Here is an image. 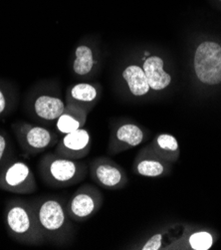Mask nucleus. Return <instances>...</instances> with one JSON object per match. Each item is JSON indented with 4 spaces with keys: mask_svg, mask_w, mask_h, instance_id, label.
Masks as SVG:
<instances>
[{
    "mask_svg": "<svg viewBox=\"0 0 221 250\" xmlns=\"http://www.w3.org/2000/svg\"><path fill=\"white\" fill-rule=\"evenodd\" d=\"M6 223L9 231L23 243L38 245L46 240L34 207L26 202H14L9 207L6 213Z\"/></svg>",
    "mask_w": 221,
    "mask_h": 250,
    "instance_id": "nucleus-1",
    "label": "nucleus"
},
{
    "mask_svg": "<svg viewBox=\"0 0 221 250\" xmlns=\"http://www.w3.org/2000/svg\"><path fill=\"white\" fill-rule=\"evenodd\" d=\"M43 182L52 188H63L72 185L79 178L80 167L73 159L58 154L45 155L39 165Z\"/></svg>",
    "mask_w": 221,
    "mask_h": 250,
    "instance_id": "nucleus-2",
    "label": "nucleus"
},
{
    "mask_svg": "<svg viewBox=\"0 0 221 250\" xmlns=\"http://www.w3.org/2000/svg\"><path fill=\"white\" fill-rule=\"evenodd\" d=\"M35 212L46 240L62 234L67 227V213L59 199L45 197L35 206Z\"/></svg>",
    "mask_w": 221,
    "mask_h": 250,
    "instance_id": "nucleus-3",
    "label": "nucleus"
},
{
    "mask_svg": "<svg viewBox=\"0 0 221 250\" xmlns=\"http://www.w3.org/2000/svg\"><path fill=\"white\" fill-rule=\"evenodd\" d=\"M194 69L198 78L204 84L216 85L221 82V46L206 41L196 49Z\"/></svg>",
    "mask_w": 221,
    "mask_h": 250,
    "instance_id": "nucleus-4",
    "label": "nucleus"
},
{
    "mask_svg": "<svg viewBox=\"0 0 221 250\" xmlns=\"http://www.w3.org/2000/svg\"><path fill=\"white\" fill-rule=\"evenodd\" d=\"M2 186L15 193L30 194L37 190V183L30 167L24 162H14L2 176Z\"/></svg>",
    "mask_w": 221,
    "mask_h": 250,
    "instance_id": "nucleus-5",
    "label": "nucleus"
},
{
    "mask_svg": "<svg viewBox=\"0 0 221 250\" xmlns=\"http://www.w3.org/2000/svg\"><path fill=\"white\" fill-rule=\"evenodd\" d=\"M18 138L23 148L29 154L37 155L57 143V136L40 126L24 124L18 129Z\"/></svg>",
    "mask_w": 221,
    "mask_h": 250,
    "instance_id": "nucleus-6",
    "label": "nucleus"
},
{
    "mask_svg": "<svg viewBox=\"0 0 221 250\" xmlns=\"http://www.w3.org/2000/svg\"><path fill=\"white\" fill-rule=\"evenodd\" d=\"M90 142L91 137L89 132L81 128L63 135V138L58 143L56 154L73 160L81 158L88 154Z\"/></svg>",
    "mask_w": 221,
    "mask_h": 250,
    "instance_id": "nucleus-7",
    "label": "nucleus"
},
{
    "mask_svg": "<svg viewBox=\"0 0 221 250\" xmlns=\"http://www.w3.org/2000/svg\"><path fill=\"white\" fill-rule=\"evenodd\" d=\"M142 70L150 88L156 91L165 89L171 81L169 74L163 70V61L158 56H150L144 60Z\"/></svg>",
    "mask_w": 221,
    "mask_h": 250,
    "instance_id": "nucleus-8",
    "label": "nucleus"
},
{
    "mask_svg": "<svg viewBox=\"0 0 221 250\" xmlns=\"http://www.w3.org/2000/svg\"><path fill=\"white\" fill-rule=\"evenodd\" d=\"M65 109V104L61 99L51 96H40L34 103L35 114L45 121H56Z\"/></svg>",
    "mask_w": 221,
    "mask_h": 250,
    "instance_id": "nucleus-9",
    "label": "nucleus"
},
{
    "mask_svg": "<svg viewBox=\"0 0 221 250\" xmlns=\"http://www.w3.org/2000/svg\"><path fill=\"white\" fill-rule=\"evenodd\" d=\"M96 208V199L92 194L87 191H78L70 201L67 211L73 218L84 219L92 215Z\"/></svg>",
    "mask_w": 221,
    "mask_h": 250,
    "instance_id": "nucleus-10",
    "label": "nucleus"
},
{
    "mask_svg": "<svg viewBox=\"0 0 221 250\" xmlns=\"http://www.w3.org/2000/svg\"><path fill=\"white\" fill-rule=\"evenodd\" d=\"M122 77L135 96H143L151 89L143 70L137 65L127 67L122 73Z\"/></svg>",
    "mask_w": 221,
    "mask_h": 250,
    "instance_id": "nucleus-11",
    "label": "nucleus"
},
{
    "mask_svg": "<svg viewBox=\"0 0 221 250\" xmlns=\"http://www.w3.org/2000/svg\"><path fill=\"white\" fill-rule=\"evenodd\" d=\"M94 178L103 187L117 188L121 184L124 176L118 167L102 163L94 167Z\"/></svg>",
    "mask_w": 221,
    "mask_h": 250,
    "instance_id": "nucleus-12",
    "label": "nucleus"
},
{
    "mask_svg": "<svg viewBox=\"0 0 221 250\" xmlns=\"http://www.w3.org/2000/svg\"><path fill=\"white\" fill-rule=\"evenodd\" d=\"M76 113L74 111H66L65 109L64 113L56 120V129L60 134L66 135L82 128L84 118Z\"/></svg>",
    "mask_w": 221,
    "mask_h": 250,
    "instance_id": "nucleus-13",
    "label": "nucleus"
},
{
    "mask_svg": "<svg viewBox=\"0 0 221 250\" xmlns=\"http://www.w3.org/2000/svg\"><path fill=\"white\" fill-rule=\"evenodd\" d=\"M116 138L129 146H137L143 140V132L134 124H126L117 130Z\"/></svg>",
    "mask_w": 221,
    "mask_h": 250,
    "instance_id": "nucleus-14",
    "label": "nucleus"
},
{
    "mask_svg": "<svg viewBox=\"0 0 221 250\" xmlns=\"http://www.w3.org/2000/svg\"><path fill=\"white\" fill-rule=\"evenodd\" d=\"M94 66L93 52L87 46H79L76 49V59L74 61V71L78 75H87Z\"/></svg>",
    "mask_w": 221,
    "mask_h": 250,
    "instance_id": "nucleus-15",
    "label": "nucleus"
},
{
    "mask_svg": "<svg viewBox=\"0 0 221 250\" xmlns=\"http://www.w3.org/2000/svg\"><path fill=\"white\" fill-rule=\"evenodd\" d=\"M163 170V166L155 160H141L137 165V171L142 177L156 178L161 176Z\"/></svg>",
    "mask_w": 221,
    "mask_h": 250,
    "instance_id": "nucleus-16",
    "label": "nucleus"
},
{
    "mask_svg": "<svg viewBox=\"0 0 221 250\" xmlns=\"http://www.w3.org/2000/svg\"><path fill=\"white\" fill-rule=\"evenodd\" d=\"M71 97L80 102H92L97 97V90L90 84H77L71 89Z\"/></svg>",
    "mask_w": 221,
    "mask_h": 250,
    "instance_id": "nucleus-17",
    "label": "nucleus"
},
{
    "mask_svg": "<svg viewBox=\"0 0 221 250\" xmlns=\"http://www.w3.org/2000/svg\"><path fill=\"white\" fill-rule=\"evenodd\" d=\"M213 243V238L206 231L195 232L189 237V244L194 250H208Z\"/></svg>",
    "mask_w": 221,
    "mask_h": 250,
    "instance_id": "nucleus-18",
    "label": "nucleus"
},
{
    "mask_svg": "<svg viewBox=\"0 0 221 250\" xmlns=\"http://www.w3.org/2000/svg\"><path fill=\"white\" fill-rule=\"evenodd\" d=\"M157 144L161 149H163V151L176 152L179 147L177 139L174 136L167 134L160 135L157 139Z\"/></svg>",
    "mask_w": 221,
    "mask_h": 250,
    "instance_id": "nucleus-19",
    "label": "nucleus"
},
{
    "mask_svg": "<svg viewBox=\"0 0 221 250\" xmlns=\"http://www.w3.org/2000/svg\"><path fill=\"white\" fill-rule=\"evenodd\" d=\"M161 239H162L161 234L160 233L155 234L146 241V243L142 246L141 249L142 250H159L161 247Z\"/></svg>",
    "mask_w": 221,
    "mask_h": 250,
    "instance_id": "nucleus-20",
    "label": "nucleus"
},
{
    "mask_svg": "<svg viewBox=\"0 0 221 250\" xmlns=\"http://www.w3.org/2000/svg\"><path fill=\"white\" fill-rule=\"evenodd\" d=\"M6 146H7V143H6L5 138L2 135H0V161L2 160V158L4 156Z\"/></svg>",
    "mask_w": 221,
    "mask_h": 250,
    "instance_id": "nucleus-21",
    "label": "nucleus"
},
{
    "mask_svg": "<svg viewBox=\"0 0 221 250\" xmlns=\"http://www.w3.org/2000/svg\"><path fill=\"white\" fill-rule=\"evenodd\" d=\"M5 105H6V103H5V98H4L3 94H2V92L0 91V114H1V113L4 111Z\"/></svg>",
    "mask_w": 221,
    "mask_h": 250,
    "instance_id": "nucleus-22",
    "label": "nucleus"
},
{
    "mask_svg": "<svg viewBox=\"0 0 221 250\" xmlns=\"http://www.w3.org/2000/svg\"><path fill=\"white\" fill-rule=\"evenodd\" d=\"M144 54H145V56H150V53H149V52H145Z\"/></svg>",
    "mask_w": 221,
    "mask_h": 250,
    "instance_id": "nucleus-23",
    "label": "nucleus"
}]
</instances>
